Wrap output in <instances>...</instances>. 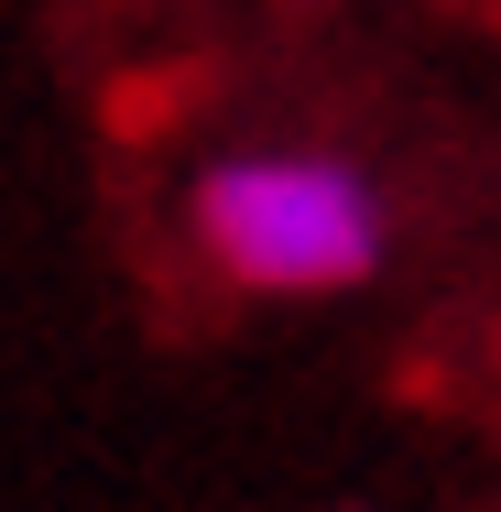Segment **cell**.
Wrapping results in <instances>:
<instances>
[{
  "label": "cell",
  "mask_w": 501,
  "mask_h": 512,
  "mask_svg": "<svg viewBox=\"0 0 501 512\" xmlns=\"http://www.w3.org/2000/svg\"><path fill=\"white\" fill-rule=\"evenodd\" d=\"M197 251L240 284V295H338L382 273L393 218L371 197L360 164L338 153H218L197 175Z\"/></svg>",
  "instance_id": "obj_1"
}]
</instances>
